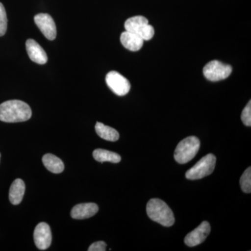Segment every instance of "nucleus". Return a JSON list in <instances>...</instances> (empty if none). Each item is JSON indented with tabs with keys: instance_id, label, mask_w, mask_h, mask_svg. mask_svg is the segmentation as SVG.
Masks as SVG:
<instances>
[{
	"instance_id": "f257e3e1",
	"label": "nucleus",
	"mask_w": 251,
	"mask_h": 251,
	"mask_svg": "<svg viewBox=\"0 0 251 251\" xmlns=\"http://www.w3.org/2000/svg\"><path fill=\"white\" fill-rule=\"evenodd\" d=\"M31 117L30 107L22 100H7L0 104V121L16 123L27 121Z\"/></svg>"
},
{
	"instance_id": "f03ea898",
	"label": "nucleus",
	"mask_w": 251,
	"mask_h": 251,
	"mask_svg": "<svg viewBox=\"0 0 251 251\" xmlns=\"http://www.w3.org/2000/svg\"><path fill=\"white\" fill-rule=\"evenodd\" d=\"M147 213L149 217L158 224L171 227L175 224V216L171 208L160 199L150 200L147 204Z\"/></svg>"
},
{
	"instance_id": "7ed1b4c3",
	"label": "nucleus",
	"mask_w": 251,
	"mask_h": 251,
	"mask_svg": "<svg viewBox=\"0 0 251 251\" xmlns=\"http://www.w3.org/2000/svg\"><path fill=\"white\" fill-rule=\"evenodd\" d=\"M201 143L197 137L190 136L181 140L175 151V159L179 164H185L193 159L199 151Z\"/></svg>"
},
{
	"instance_id": "20e7f679",
	"label": "nucleus",
	"mask_w": 251,
	"mask_h": 251,
	"mask_svg": "<svg viewBox=\"0 0 251 251\" xmlns=\"http://www.w3.org/2000/svg\"><path fill=\"white\" fill-rule=\"evenodd\" d=\"M125 27L126 31L134 33L144 41L150 40L154 35V29L149 25L148 20L144 16H137L128 18L125 22Z\"/></svg>"
},
{
	"instance_id": "39448f33",
	"label": "nucleus",
	"mask_w": 251,
	"mask_h": 251,
	"mask_svg": "<svg viewBox=\"0 0 251 251\" xmlns=\"http://www.w3.org/2000/svg\"><path fill=\"white\" fill-rule=\"evenodd\" d=\"M216 158L212 153H209L201 158L193 168L186 173V179L196 180L202 179L211 175L216 166Z\"/></svg>"
},
{
	"instance_id": "423d86ee",
	"label": "nucleus",
	"mask_w": 251,
	"mask_h": 251,
	"mask_svg": "<svg viewBox=\"0 0 251 251\" xmlns=\"http://www.w3.org/2000/svg\"><path fill=\"white\" fill-rule=\"evenodd\" d=\"M232 72V68L230 65L217 60L207 63L203 69L204 77L212 82L225 80L229 76Z\"/></svg>"
},
{
	"instance_id": "0eeeda50",
	"label": "nucleus",
	"mask_w": 251,
	"mask_h": 251,
	"mask_svg": "<svg viewBox=\"0 0 251 251\" xmlns=\"http://www.w3.org/2000/svg\"><path fill=\"white\" fill-rule=\"evenodd\" d=\"M107 85L115 94L123 97L129 92L130 84L129 81L117 72H109L105 77Z\"/></svg>"
},
{
	"instance_id": "6e6552de",
	"label": "nucleus",
	"mask_w": 251,
	"mask_h": 251,
	"mask_svg": "<svg viewBox=\"0 0 251 251\" xmlns=\"http://www.w3.org/2000/svg\"><path fill=\"white\" fill-rule=\"evenodd\" d=\"M37 27L49 40H54L57 36V28L52 18L47 14H39L34 17Z\"/></svg>"
},
{
	"instance_id": "1a4fd4ad",
	"label": "nucleus",
	"mask_w": 251,
	"mask_h": 251,
	"mask_svg": "<svg viewBox=\"0 0 251 251\" xmlns=\"http://www.w3.org/2000/svg\"><path fill=\"white\" fill-rule=\"evenodd\" d=\"M34 243L39 250L49 249L52 242L50 227L46 223H40L36 226L34 232Z\"/></svg>"
},
{
	"instance_id": "9d476101",
	"label": "nucleus",
	"mask_w": 251,
	"mask_h": 251,
	"mask_svg": "<svg viewBox=\"0 0 251 251\" xmlns=\"http://www.w3.org/2000/svg\"><path fill=\"white\" fill-rule=\"evenodd\" d=\"M210 225L207 221H203L202 224L190 232L185 237L184 242L188 247H193L202 244L210 234Z\"/></svg>"
},
{
	"instance_id": "9b49d317",
	"label": "nucleus",
	"mask_w": 251,
	"mask_h": 251,
	"mask_svg": "<svg viewBox=\"0 0 251 251\" xmlns=\"http://www.w3.org/2000/svg\"><path fill=\"white\" fill-rule=\"evenodd\" d=\"M26 50L29 58L39 64H45L48 62L47 54L36 41L28 39L26 41Z\"/></svg>"
},
{
	"instance_id": "f8f14e48",
	"label": "nucleus",
	"mask_w": 251,
	"mask_h": 251,
	"mask_svg": "<svg viewBox=\"0 0 251 251\" xmlns=\"http://www.w3.org/2000/svg\"><path fill=\"white\" fill-rule=\"evenodd\" d=\"M99 211V206L95 203H82L73 208L71 215L73 219L83 220L92 217Z\"/></svg>"
},
{
	"instance_id": "ddd939ff",
	"label": "nucleus",
	"mask_w": 251,
	"mask_h": 251,
	"mask_svg": "<svg viewBox=\"0 0 251 251\" xmlns=\"http://www.w3.org/2000/svg\"><path fill=\"white\" fill-rule=\"evenodd\" d=\"M120 41L125 49L133 52L140 50L144 44V40L140 36L128 31L122 33L120 36Z\"/></svg>"
},
{
	"instance_id": "4468645a",
	"label": "nucleus",
	"mask_w": 251,
	"mask_h": 251,
	"mask_svg": "<svg viewBox=\"0 0 251 251\" xmlns=\"http://www.w3.org/2000/svg\"><path fill=\"white\" fill-rule=\"evenodd\" d=\"M25 191V184L22 179L15 180L9 190V201L11 204L18 205L22 202Z\"/></svg>"
},
{
	"instance_id": "2eb2a0df",
	"label": "nucleus",
	"mask_w": 251,
	"mask_h": 251,
	"mask_svg": "<svg viewBox=\"0 0 251 251\" xmlns=\"http://www.w3.org/2000/svg\"><path fill=\"white\" fill-rule=\"evenodd\" d=\"M44 166L51 173L59 174L64 170V165L62 160L58 157L51 153L44 155L42 158Z\"/></svg>"
},
{
	"instance_id": "dca6fc26",
	"label": "nucleus",
	"mask_w": 251,
	"mask_h": 251,
	"mask_svg": "<svg viewBox=\"0 0 251 251\" xmlns=\"http://www.w3.org/2000/svg\"><path fill=\"white\" fill-rule=\"evenodd\" d=\"M95 130L100 138L107 141L116 142L120 138V134L117 130L108 126L104 125L100 122L96 124Z\"/></svg>"
},
{
	"instance_id": "f3484780",
	"label": "nucleus",
	"mask_w": 251,
	"mask_h": 251,
	"mask_svg": "<svg viewBox=\"0 0 251 251\" xmlns=\"http://www.w3.org/2000/svg\"><path fill=\"white\" fill-rule=\"evenodd\" d=\"M93 156L96 161L103 163L108 161L113 163H118L121 161V156L118 153L112 152L108 150L97 149L93 152Z\"/></svg>"
},
{
	"instance_id": "a211bd4d",
	"label": "nucleus",
	"mask_w": 251,
	"mask_h": 251,
	"mask_svg": "<svg viewBox=\"0 0 251 251\" xmlns=\"http://www.w3.org/2000/svg\"><path fill=\"white\" fill-rule=\"evenodd\" d=\"M241 188L244 193L251 192V168L249 167L243 173L240 179Z\"/></svg>"
},
{
	"instance_id": "6ab92c4d",
	"label": "nucleus",
	"mask_w": 251,
	"mask_h": 251,
	"mask_svg": "<svg viewBox=\"0 0 251 251\" xmlns=\"http://www.w3.org/2000/svg\"><path fill=\"white\" fill-rule=\"evenodd\" d=\"M7 16L4 5L0 2V36H4L7 29Z\"/></svg>"
},
{
	"instance_id": "aec40b11",
	"label": "nucleus",
	"mask_w": 251,
	"mask_h": 251,
	"mask_svg": "<svg viewBox=\"0 0 251 251\" xmlns=\"http://www.w3.org/2000/svg\"><path fill=\"white\" fill-rule=\"evenodd\" d=\"M242 121L247 126H251V101L249 100L247 106L243 110L242 113Z\"/></svg>"
},
{
	"instance_id": "412c9836",
	"label": "nucleus",
	"mask_w": 251,
	"mask_h": 251,
	"mask_svg": "<svg viewBox=\"0 0 251 251\" xmlns=\"http://www.w3.org/2000/svg\"><path fill=\"white\" fill-rule=\"evenodd\" d=\"M106 244L104 242L94 243L88 249L89 251H106Z\"/></svg>"
},
{
	"instance_id": "4be33fe9",
	"label": "nucleus",
	"mask_w": 251,
	"mask_h": 251,
	"mask_svg": "<svg viewBox=\"0 0 251 251\" xmlns=\"http://www.w3.org/2000/svg\"><path fill=\"white\" fill-rule=\"evenodd\" d=\"M0 158H1V153H0Z\"/></svg>"
}]
</instances>
